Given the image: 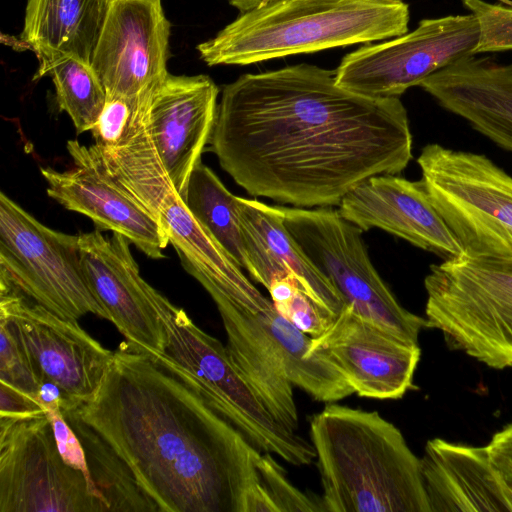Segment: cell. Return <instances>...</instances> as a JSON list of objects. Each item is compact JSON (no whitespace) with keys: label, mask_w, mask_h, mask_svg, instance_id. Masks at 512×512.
Returning <instances> with one entry per match:
<instances>
[{"label":"cell","mask_w":512,"mask_h":512,"mask_svg":"<svg viewBox=\"0 0 512 512\" xmlns=\"http://www.w3.org/2000/svg\"><path fill=\"white\" fill-rule=\"evenodd\" d=\"M170 25L161 0H111L91 68L107 96L137 98L169 73Z\"/></svg>","instance_id":"14"},{"label":"cell","mask_w":512,"mask_h":512,"mask_svg":"<svg viewBox=\"0 0 512 512\" xmlns=\"http://www.w3.org/2000/svg\"><path fill=\"white\" fill-rule=\"evenodd\" d=\"M62 413L82 443L90 477L109 512H157L156 504L142 491L128 465L110 444L75 409Z\"/></svg>","instance_id":"23"},{"label":"cell","mask_w":512,"mask_h":512,"mask_svg":"<svg viewBox=\"0 0 512 512\" xmlns=\"http://www.w3.org/2000/svg\"><path fill=\"white\" fill-rule=\"evenodd\" d=\"M150 91L137 98L107 96L103 110L91 130L100 149L125 145L139 129Z\"/></svg>","instance_id":"26"},{"label":"cell","mask_w":512,"mask_h":512,"mask_svg":"<svg viewBox=\"0 0 512 512\" xmlns=\"http://www.w3.org/2000/svg\"><path fill=\"white\" fill-rule=\"evenodd\" d=\"M247 268L266 289L273 278L291 273L320 308L337 316L346 303L331 281L311 262L274 206L236 196Z\"/></svg>","instance_id":"20"},{"label":"cell","mask_w":512,"mask_h":512,"mask_svg":"<svg viewBox=\"0 0 512 512\" xmlns=\"http://www.w3.org/2000/svg\"><path fill=\"white\" fill-rule=\"evenodd\" d=\"M194 218L240 267L247 268L236 196L200 162L193 170L183 198Z\"/></svg>","instance_id":"25"},{"label":"cell","mask_w":512,"mask_h":512,"mask_svg":"<svg viewBox=\"0 0 512 512\" xmlns=\"http://www.w3.org/2000/svg\"><path fill=\"white\" fill-rule=\"evenodd\" d=\"M0 337V381L37 398L43 382L25 347L3 319H0Z\"/></svg>","instance_id":"27"},{"label":"cell","mask_w":512,"mask_h":512,"mask_svg":"<svg viewBox=\"0 0 512 512\" xmlns=\"http://www.w3.org/2000/svg\"><path fill=\"white\" fill-rule=\"evenodd\" d=\"M0 512H109L95 485L62 459L47 415L0 417Z\"/></svg>","instance_id":"10"},{"label":"cell","mask_w":512,"mask_h":512,"mask_svg":"<svg viewBox=\"0 0 512 512\" xmlns=\"http://www.w3.org/2000/svg\"><path fill=\"white\" fill-rule=\"evenodd\" d=\"M37 399L46 410H62L65 407V398L61 389L50 381L41 384Z\"/></svg>","instance_id":"33"},{"label":"cell","mask_w":512,"mask_h":512,"mask_svg":"<svg viewBox=\"0 0 512 512\" xmlns=\"http://www.w3.org/2000/svg\"><path fill=\"white\" fill-rule=\"evenodd\" d=\"M230 5L237 8L240 13L261 7L274 0H227Z\"/></svg>","instance_id":"34"},{"label":"cell","mask_w":512,"mask_h":512,"mask_svg":"<svg viewBox=\"0 0 512 512\" xmlns=\"http://www.w3.org/2000/svg\"><path fill=\"white\" fill-rule=\"evenodd\" d=\"M420 464L430 512H512V482L493 463L486 446L431 439Z\"/></svg>","instance_id":"19"},{"label":"cell","mask_w":512,"mask_h":512,"mask_svg":"<svg viewBox=\"0 0 512 512\" xmlns=\"http://www.w3.org/2000/svg\"><path fill=\"white\" fill-rule=\"evenodd\" d=\"M311 262L364 319L418 344L426 319L405 309L373 266L363 230L330 207L274 206Z\"/></svg>","instance_id":"8"},{"label":"cell","mask_w":512,"mask_h":512,"mask_svg":"<svg viewBox=\"0 0 512 512\" xmlns=\"http://www.w3.org/2000/svg\"><path fill=\"white\" fill-rule=\"evenodd\" d=\"M111 0H27L21 40L91 65Z\"/></svg>","instance_id":"22"},{"label":"cell","mask_w":512,"mask_h":512,"mask_svg":"<svg viewBox=\"0 0 512 512\" xmlns=\"http://www.w3.org/2000/svg\"><path fill=\"white\" fill-rule=\"evenodd\" d=\"M154 303L166 333L164 352L151 355L198 392L255 448L294 466L315 460L311 442L278 421L231 360L226 346L201 330L160 292Z\"/></svg>","instance_id":"5"},{"label":"cell","mask_w":512,"mask_h":512,"mask_svg":"<svg viewBox=\"0 0 512 512\" xmlns=\"http://www.w3.org/2000/svg\"><path fill=\"white\" fill-rule=\"evenodd\" d=\"M417 163L463 255L512 263V176L483 154L437 143L424 146Z\"/></svg>","instance_id":"7"},{"label":"cell","mask_w":512,"mask_h":512,"mask_svg":"<svg viewBox=\"0 0 512 512\" xmlns=\"http://www.w3.org/2000/svg\"><path fill=\"white\" fill-rule=\"evenodd\" d=\"M478 40L471 13L423 19L411 32L346 54L335 69L336 83L370 98H400L435 72L474 55Z\"/></svg>","instance_id":"11"},{"label":"cell","mask_w":512,"mask_h":512,"mask_svg":"<svg viewBox=\"0 0 512 512\" xmlns=\"http://www.w3.org/2000/svg\"><path fill=\"white\" fill-rule=\"evenodd\" d=\"M0 319L9 323L30 355L42 382L57 385L65 398L61 410L93 399L114 352L103 347L77 321L61 318L32 301L0 277Z\"/></svg>","instance_id":"12"},{"label":"cell","mask_w":512,"mask_h":512,"mask_svg":"<svg viewBox=\"0 0 512 512\" xmlns=\"http://www.w3.org/2000/svg\"><path fill=\"white\" fill-rule=\"evenodd\" d=\"M149 211L165 226L183 268L208 294L252 283L194 218L172 183L157 195Z\"/></svg>","instance_id":"21"},{"label":"cell","mask_w":512,"mask_h":512,"mask_svg":"<svg viewBox=\"0 0 512 512\" xmlns=\"http://www.w3.org/2000/svg\"><path fill=\"white\" fill-rule=\"evenodd\" d=\"M81 266L87 284L132 346L150 354L164 352L166 333L154 303L156 289L140 275L130 241L94 229L79 233Z\"/></svg>","instance_id":"16"},{"label":"cell","mask_w":512,"mask_h":512,"mask_svg":"<svg viewBox=\"0 0 512 512\" xmlns=\"http://www.w3.org/2000/svg\"><path fill=\"white\" fill-rule=\"evenodd\" d=\"M67 150L70 169L40 168L48 196L90 218L96 229L125 236L148 257L165 258L170 243L165 226L112 178L97 147L69 140Z\"/></svg>","instance_id":"13"},{"label":"cell","mask_w":512,"mask_h":512,"mask_svg":"<svg viewBox=\"0 0 512 512\" xmlns=\"http://www.w3.org/2000/svg\"><path fill=\"white\" fill-rule=\"evenodd\" d=\"M462 3L475 16L479 26L474 55L512 50V6L485 0H462Z\"/></svg>","instance_id":"28"},{"label":"cell","mask_w":512,"mask_h":512,"mask_svg":"<svg viewBox=\"0 0 512 512\" xmlns=\"http://www.w3.org/2000/svg\"><path fill=\"white\" fill-rule=\"evenodd\" d=\"M39 69L34 80L50 76L60 111L70 117L78 134L91 131L106 102V90L91 65L64 53L35 52Z\"/></svg>","instance_id":"24"},{"label":"cell","mask_w":512,"mask_h":512,"mask_svg":"<svg viewBox=\"0 0 512 512\" xmlns=\"http://www.w3.org/2000/svg\"><path fill=\"white\" fill-rule=\"evenodd\" d=\"M317 353L339 368L358 396L397 400L413 387L421 350L346 305L326 330L311 338L309 355Z\"/></svg>","instance_id":"15"},{"label":"cell","mask_w":512,"mask_h":512,"mask_svg":"<svg viewBox=\"0 0 512 512\" xmlns=\"http://www.w3.org/2000/svg\"><path fill=\"white\" fill-rule=\"evenodd\" d=\"M47 415L40 401L0 381V417L30 418Z\"/></svg>","instance_id":"30"},{"label":"cell","mask_w":512,"mask_h":512,"mask_svg":"<svg viewBox=\"0 0 512 512\" xmlns=\"http://www.w3.org/2000/svg\"><path fill=\"white\" fill-rule=\"evenodd\" d=\"M486 449L493 463L512 482V423L496 432Z\"/></svg>","instance_id":"31"},{"label":"cell","mask_w":512,"mask_h":512,"mask_svg":"<svg viewBox=\"0 0 512 512\" xmlns=\"http://www.w3.org/2000/svg\"><path fill=\"white\" fill-rule=\"evenodd\" d=\"M58 451L66 464L82 471L93 483L82 443L60 409L47 410ZM94 484V483H93Z\"/></svg>","instance_id":"29"},{"label":"cell","mask_w":512,"mask_h":512,"mask_svg":"<svg viewBox=\"0 0 512 512\" xmlns=\"http://www.w3.org/2000/svg\"><path fill=\"white\" fill-rule=\"evenodd\" d=\"M338 211L363 231L382 229L443 261L463 255L422 180L410 181L397 174L372 176L343 197Z\"/></svg>","instance_id":"18"},{"label":"cell","mask_w":512,"mask_h":512,"mask_svg":"<svg viewBox=\"0 0 512 512\" xmlns=\"http://www.w3.org/2000/svg\"><path fill=\"white\" fill-rule=\"evenodd\" d=\"M267 290L275 308L282 314L302 289L291 273H285L273 278Z\"/></svg>","instance_id":"32"},{"label":"cell","mask_w":512,"mask_h":512,"mask_svg":"<svg viewBox=\"0 0 512 512\" xmlns=\"http://www.w3.org/2000/svg\"><path fill=\"white\" fill-rule=\"evenodd\" d=\"M412 142L400 98L356 94L336 83L335 70L302 63L226 85L209 151L248 194L313 208L402 172Z\"/></svg>","instance_id":"1"},{"label":"cell","mask_w":512,"mask_h":512,"mask_svg":"<svg viewBox=\"0 0 512 512\" xmlns=\"http://www.w3.org/2000/svg\"><path fill=\"white\" fill-rule=\"evenodd\" d=\"M125 461L160 512H265L262 451L192 387L126 340L75 409Z\"/></svg>","instance_id":"2"},{"label":"cell","mask_w":512,"mask_h":512,"mask_svg":"<svg viewBox=\"0 0 512 512\" xmlns=\"http://www.w3.org/2000/svg\"><path fill=\"white\" fill-rule=\"evenodd\" d=\"M0 277L61 318L86 314L109 320L91 292L80 258L79 236L51 229L0 193Z\"/></svg>","instance_id":"9"},{"label":"cell","mask_w":512,"mask_h":512,"mask_svg":"<svg viewBox=\"0 0 512 512\" xmlns=\"http://www.w3.org/2000/svg\"><path fill=\"white\" fill-rule=\"evenodd\" d=\"M309 435L324 512H430L420 458L377 411L327 403Z\"/></svg>","instance_id":"3"},{"label":"cell","mask_w":512,"mask_h":512,"mask_svg":"<svg viewBox=\"0 0 512 512\" xmlns=\"http://www.w3.org/2000/svg\"><path fill=\"white\" fill-rule=\"evenodd\" d=\"M219 89L206 75L168 74L149 93L145 119L159 157L183 199L217 114Z\"/></svg>","instance_id":"17"},{"label":"cell","mask_w":512,"mask_h":512,"mask_svg":"<svg viewBox=\"0 0 512 512\" xmlns=\"http://www.w3.org/2000/svg\"><path fill=\"white\" fill-rule=\"evenodd\" d=\"M424 286L427 328L491 368L512 367V263L461 255L431 265Z\"/></svg>","instance_id":"6"},{"label":"cell","mask_w":512,"mask_h":512,"mask_svg":"<svg viewBox=\"0 0 512 512\" xmlns=\"http://www.w3.org/2000/svg\"><path fill=\"white\" fill-rule=\"evenodd\" d=\"M409 19L405 0H274L240 13L197 50L209 66L250 65L381 42L407 33Z\"/></svg>","instance_id":"4"}]
</instances>
